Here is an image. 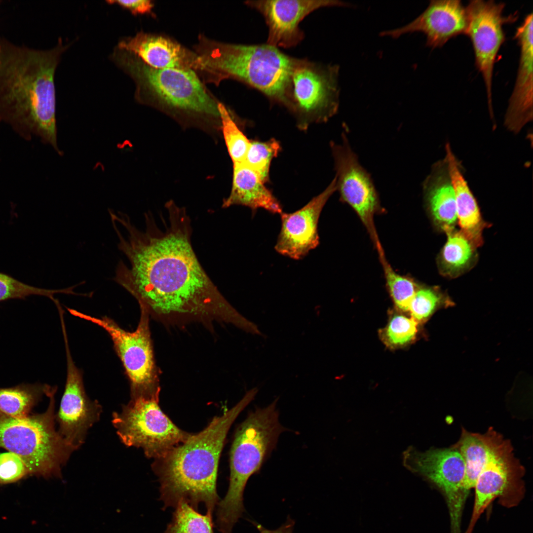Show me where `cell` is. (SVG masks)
I'll return each mask as SVG.
<instances>
[{
  "label": "cell",
  "instance_id": "6da1fadb",
  "mask_svg": "<svg viewBox=\"0 0 533 533\" xmlns=\"http://www.w3.org/2000/svg\"><path fill=\"white\" fill-rule=\"evenodd\" d=\"M165 207L168 217L161 219L162 225L147 213L143 230L127 214L109 211L118 248L130 264L118 262L114 281L159 320L216 321L245 330L249 320L222 295L196 256L186 210L172 201Z\"/></svg>",
  "mask_w": 533,
  "mask_h": 533
},
{
  "label": "cell",
  "instance_id": "7a4b0ae2",
  "mask_svg": "<svg viewBox=\"0 0 533 533\" xmlns=\"http://www.w3.org/2000/svg\"><path fill=\"white\" fill-rule=\"evenodd\" d=\"M69 45L59 39L53 48L38 50L0 38V122L27 140L39 137L60 155L54 78Z\"/></svg>",
  "mask_w": 533,
  "mask_h": 533
},
{
  "label": "cell",
  "instance_id": "3957f363",
  "mask_svg": "<svg viewBox=\"0 0 533 533\" xmlns=\"http://www.w3.org/2000/svg\"><path fill=\"white\" fill-rule=\"evenodd\" d=\"M257 387L222 416L215 417L207 426L191 434L163 457L155 459L152 469L160 483L163 510L175 508L182 502L198 510L203 504L213 515L220 501L217 491L219 460L228 432L239 414L254 399Z\"/></svg>",
  "mask_w": 533,
  "mask_h": 533
},
{
  "label": "cell",
  "instance_id": "277c9868",
  "mask_svg": "<svg viewBox=\"0 0 533 533\" xmlns=\"http://www.w3.org/2000/svg\"><path fill=\"white\" fill-rule=\"evenodd\" d=\"M111 59L134 80L139 103L161 110L186 127L221 130L220 103L206 90L193 70L155 69L117 46Z\"/></svg>",
  "mask_w": 533,
  "mask_h": 533
},
{
  "label": "cell",
  "instance_id": "5b68a950",
  "mask_svg": "<svg viewBox=\"0 0 533 533\" xmlns=\"http://www.w3.org/2000/svg\"><path fill=\"white\" fill-rule=\"evenodd\" d=\"M197 50L202 70L239 80L287 108L295 58L267 43H227L205 38Z\"/></svg>",
  "mask_w": 533,
  "mask_h": 533
},
{
  "label": "cell",
  "instance_id": "8992f818",
  "mask_svg": "<svg viewBox=\"0 0 533 533\" xmlns=\"http://www.w3.org/2000/svg\"><path fill=\"white\" fill-rule=\"evenodd\" d=\"M277 400L251 412L236 430L230 452L228 488L217 506L214 526L221 533H232L245 511L243 494L248 480L260 470L285 430L279 421Z\"/></svg>",
  "mask_w": 533,
  "mask_h": 533
},
{
  "label": "cell",
  "instance_id": "52a82bcc",
  "mask_svg": "<svg viewBox=\"0 0 533 533\" xmlns=\"http://www.w3.org/2000/svg\"><path fill=\"white\" fill-rule=\"evenodd\" d=\"M50 387L43 413L15 418L0 413V448L19 457L29 474L43 478L61 477V468L75 450L56 430L55 394Z\"/></svg>",
  "mask_w": 533,
  "mask_h": 533
},
{
  "label": "cell",
  "instance_id": "ba28073f",
  "mask_svg": "<svg viewBox=\"0 0 533 533\" xmlns=\"http://www.w3.org/2000/svg\"><path fill=\"white\" fill-rule=\"evenodd\" d=\"M158 395L132 398L120 412L113 414L112 423L126 446L141 448L146 457H163L191 435L178 428L158 405Z\"/></svg>",
  "mask_w": 533,
  "mask_h": 533
},
{
  "label": "cell",
  "instance_id": "9c48e42d",
  "mask_svg": "<svg viewBox=\"0 0 533 533\" xmlns=\"http://www.w3.org/2000/svg\"><path fill=\"white\" fill-rule=\"evenodd\" d=\"M339 67L295 58L288 90V106L303 129L327 121L339 106Z\"/></svg>",
  "mask_w": 533,
  "mask_h": 533
},
{
  "label": "cell",
  "instance_id": "30bf717a",
  "mask_svg": "<svg viewBox=\"0 0 533 533\" xmlns=\"http://www.w3.org/2000/svg\"><path fill=\"white\" fill-rule=\"evenodd\" d=\"M140 307V320L133 332L124 330L108 317L98 318L67 308L72 315L98 325L109 334L130 381L132 398L158 395L159 392L149 326L150 314L145 308Z\"/></svg>",
  "mask_w": 533,
  "mask_h": 533
},
{
  "label": "cell",
  "instance_id": "8fae6325",
  "mask_svg": "<svg viewBox=\"0 0 533 533\" xmlns=\"http://www.w3.org/2000/svg\"><path fill=\"white\" fill-rule=\"evenodd\" d=\"M407 469L421 476L444 495L450 518V533H460L463 507L467 498L463 489L464 460L456 449L432 448L420 452L411 447L403 453Z\"/></svg>",
  "mask_w": 533,
  "mask_h": 533
},
{
  "label": "cell",
  "instance_id": "7c38bea8",
  "mask_svg": "<svg viewBox=\"0 0 533 533\" xmlns=\"http://www.w3.org/2000/svg\"><path fill=\"white\" fill-rule=\"evenodd\" d=\"M505 5L504 3L492 0H472L465 7L468 17L465 35L471 40L475 66L484 81L492 118L494 116L492 97L493 71L497 53L505 40L503 26L515 22L518 17L517 14L503 15Z\"/></svg>",
  "mask_w": 533,
  "mask_h": 533
},
{
  "label": "cell",
  "instance_id": "4fadbf2b",
  "mask_svg": "<svg viewBox=\"0 0 533 533\" xmlns=\"http://www.w3.org/2000/svg\"><path fill=\"white\" fill-rule=\"evenodd\" d=\"M342 143L332 142L337 190L342 201L349 205L366 227L376 248L381 246L374 217L381 211L378 193L370 174L360 163L344 132Z\"/></svg>",
  "mask_w": 533,
  "mask_h": 533
},
{
  "label": "cell",
  "instance_id": "5bb4252c",
  "mask_svg": "<svg viewBox=\"0 0 533 533\" xmlns=\"http://www.w3.org/2000/svg\"><path fill=\"white\" fill-rule=\"evenodd\" d=\"M67 360V378L64 392L55 420L58 432L75 450L84 443L88 430L97 422L102 407L86 395L81 372L70 352L65 325H61Z\"/></svg>",
  "mask_w": 533,
  "mask_h": 533
},
{
  "label": "cell",
  "instance_id": "9a60e30c",
  "mask_svg": "<svg viewBox=\"0 0 533 533\" xmlns=\"http://www.w3.org/2000/svg\"><path fill=\"white\" fill-rule=\"evenodd\" d=\"M513 447L488 463L480 473L475 489V499L471 518L465 533H472L485 509L496 498L502 505H517L525 492L523 477L525 468L515 457Z\"/></svg>",
  "mask_w": 533,
  "mask_h": 533
},
{
  "label": "cell",
  "instance_id": "2e32d148",
  "mask_svg": "<svg viewBox=\"0 0 533 533\" xmlns=\"http://www.w3.org/2000/svg\"><path fill=\"white\" fill-rule=\"evenodd\" d=\"M245 4L264 17L268 28L266 43L285 48L295 47L304 39L299 24L314 10L350 5L337 0H248Z\"/></svg>",
  "mask_w": 533,
  "mask_h": 533
},
{
  "label": "cell",
  "instance_id": "e0dca14e",
  "mask_svg": "<svg viewBox=\"0 0 533 533\" xmlns=\"http://www.w3.org/2000/svg\"><path fill=\"white\" fill-rule=\"evenodd\" d=\"M336 190L334 178L324 190L302 208L292 213L280 214L281 227L274 246L277 253L300 260L319 245V219L327 201Z\"/></svg>",
  "mask_w": 533,
  "mask_h": 533
},
{
  "label": "cell",
  "instance_id": "ac0fdd59",
  "mask_svg": "<svg viewBox=\"0 0 533 533\" xmlns=\"http://www.w3.org/2000/svg\"><path fill=\"white\" fill-rule=\"evenodd\" d=\"M468 17L466 8L459 0H432L415 19L397 29L384 31L382 37L395 38L405 34L423 33L426 45L432 48L442 47L449 40L466 34Z\"/></svg>",
  "mask_w": 533,
  "mask_h": 533
},
{
  "label": "cell",
  "instance_id": "d6986e66",
  "mask_svg": "<svg viewBox=\"0 0 533 533\" xmlns=\"http://www.w3.org/2000/svg\"><path fill=\"white\" fill-rule=\"evenodd\" d=\"M531 13L517 28L514 38L520 48L517 77L509 98L504 124L510 131L519 133L533 119V25Z\"/></svg>",
  "mask_w": 533,
  "mask_h": 533
},
{
  "label": "cell",
  "instance_id": "ffe728a7",
  "mask_svg": "<svg viewBox=\"0 0 533 533\" xmlns=\"http://www.w3.org/2000/svg\"><path fill=\"white\" fill-rule=\"evenodd\" d=\"M117 47L132 53L155 69H199L197 55L190 54L179 44L161 36L139 32L120 40Z\"/></svg>",
  "mask_w": 533,
  "mask_h": 533
},
{
  "label": "cell",
  "instance_id": "44dd1931",
  "mask_svg": "<svg viewBox=\"0 0 533 533\" xmlns=\"http://www.w3.org/2000/svg\"><path fill=\"white\" fill-rule=\"evenodd\" d=\"M451 447L459 452L464 460L463 489L467 496L487 464L512 446L492 427L484 434L469 432L462 427L459 440Z\"/></svg>",
  "mask_w": 533,
  "mask_h": 533
},
{
  "label": "cell",
  "instance_id": "7402d4cb",
  "mask_svg": "<svg viewBox=\"0 0 533 533\" xmlns=\"http://www.w3.org/2000/svg\"><path fill=\"white\" fill-rule=\"evenodd\" d=\"M424 202L434 225L446 231L457 221L455 195L446 158L435 162L422 183Z\"/></svg>",
  "mask_w": 533,
  "mask_h": 533
},
{
  "label": "cell",
  "instance_id": "603a6c76",
  "mask_svg": "<svg viewBox=\"0 0 533 533\" xmlns=\"http://www.w3.org/2000/svg\"><path fill=\"white\" fill-rule=\"evenodd\" d=\"M446 156L454 190L457 221L461 230L478 247L482 243V231L486 223L482 218L474 196L466 182L462 168L449 143L445 146Z\"/></svg>",
  "mask_w": 533,
  "mask_h": 533
},
{
  "label": "cell",
  "instance_id": "cb8c5ba5",
  "mask_svg": "<svg viewBox=\"0 0 533 533\" xmlns=\"http://www.w3.org/2000/svg\"><path fill=\"white\" fill-rule=\"evenodd\" d=\"M242 205L252 211L259 208L272 214H281L282 207L277 199L265 186L258 175L244 162L233 163L230 193L223 201L222 207Z\"/></svg>",
  "mask_w": 533,
  "mask_h": 533
},
{
  "label": "cell",
  "instance_id": "d4e9b609",
  "mask_svg": "<svg viewBox=\"0 0 533 533\" xmlns=\"http://www.w3.org/2000/svg\"><path fill=\"white\" fill-rule=\"evenodd\" d=\"M447 240L438 258L440 272L454 278L469 270L477 258L476 245L461 230L445 232Z\"/></svg>",
  "mask_w": 533,
  "mask_h": 533
},
{
  "label": "cell",
  "instance_id": "484cf974",
  "mask_svg": "<svg viewBox=\"0 0 533 533\" xmlns=\"http://www.w3.org/2000/svg\"><path fill=\"white\" fill-rule=\"evenodd\" d=\"M47 384L22 383L0 388V413L15 418L28 416L49 387Z\"/></svg>",
  "mask_w": 533,
  "mask_h": 533
},
{
  "label": "cell",
  "instance_id": "4316f807",
  "mask_svg": "<svg viewBox=\"0 0 533 533\" xmlns=\"http://www.w3.org/2000/svg\"><path fill=\"white\" fill-rule=\"evenodd\" d=\"M175 509L163 533H214L213 515L201 514L185 502Z\"/></svg>",
  "mask_w": 533,
  "mask_h": 533
},
{
  "label": "cell",
  "instance_id": "83f0119b",
  "mask_svg": "<svg viewBox=\"0 0 533 533\" xmlns=\"http://www.w3.org/2000/svg\"><path fill=\"white\" fill-rule=\"evenodd\" d=\"M378 253L387 288L396 307L401 311H408L410 303L419 286L411 278L396 273L386 260L383 251Z\"/></svg>",
  "mask_w": 533,
  "mask_h": 533
},
{
  "label": "cell",
  "instance_id": "f1b7e54d",
  "mask_svg": "<svg viewBox=\"0 0 533 533\" xmlns=\"http://www.w3.org/2000/svg\"><path fill=\"white\" fill-rule=\"evenodd\" d=\"M418 324L411 316L395 313L390 316L386 327L381 330L380 336L388 347H403L416 339Z\"/></svg>",
  "mask_w": 533,
  "mask_h": 533
},
{
  "label": "cell",
  "instance_id": "f546056e",
  "mask_svg": "<svg viewBox=\"0 0 533 533\" xmlns=\"http://www.w3.org/2000/svg\"><path fill=\"white\" fill-rule=\"evenodd\" d=\"M221 130L233 163L243 162L250 141L237 126L228 110L220 104Z\"/></svg>",
  "mask_w": 533,
  "mask_h": 533
},
{
  "label": "cell",
  "instance_id": "4dcf8cb0",
  "mask_svg": "<svg viewBox=\"0 0 533 533\" xmlns=\"http://www.w3.org/2000/svg\"><path fill=\"white\" fill-rule=\"evenodd\" d=\"M280 148L279 143L274 139L266 142L250 141L244 162L265 184L269 179L271 162L279 153Z\"/></svg>",
  "mask_w": 533,
  "mask_h": 533
},
{
  "label": "cell",
  "instance_id": "1f68e13d",
  "mask_svg": "<svg viewBox=\"0 0 533 533\" xmlns=\"http://www.w3.org/2000/svg\"><path fill=\"white\" fill-rule=\"evenodd\" d=\"M76 286L60 290H51L34 287L14 278L12 276L0 271V302L9 299H25L32 295H39L54 298V295L58 293L76 294L73 289Z\"/></svg>",
  "mask_w": 533,
  "mask_h": 533
},
{
  "label": "cell",
  "instance_id": "d6a6232c",
  "mask_svg": "<svg viewBox=\"0 0 533 533\" xmlns=\"http://www.w3.org/2000/svg\"><path fill=\"white\" fill-rule=\"evenodd\" d=\"M448 301L438 289L419 286L410 303L408 311L418 323H422Z\"/></svg>",
  "mask_w": 533,
  "mask_h": 533
},
{
  "label": "cell",
  "instance_id": "836d02e7",
  "mask_svg": "<svg viewBox=\"0 0 533 533\" xmlns=\"http://www.w3.org/2000/svg\"><path fill=\"white\" fill-rule=\"evenodd\" d=\"M28 475V468L19 457L10 452L0 454V485L17 482Z\"/></svg>",
  "mask_w": 533,
  "mask_h": 533
},
{
  "label": "cell",
  "instance_id": "e575fe53",
  "mask_svg": "<svg viewBox=\"0 0 533 533\" xmlns=\"http://www.w3.org/2000/svg\"><path fill=\"white\" fill-rule=\"evenodd\" d=\"M107 2L116 4L126 8L134 14L146 13L151 12L153 3L149 0H108Z\"/></svg>",
  "mask_w": 533,
  "mask_h": 533
},
{
  "label": "cell",
  "instance_id": "d590c367",
  "mask_svg": "<svg viewBox=\"0 0 533 533\" xmlns=\"http://www.w3.org/2000/svg\"><path fill=\"white\" fill-rule=\"evenodd\" d=\"M294 525V521L290 517H288L286 521L278 529L273 530L267 529L259 524H255L259 533H293Z\"/></svg>",
  "mask_w": 533,
  "mask_h": 533
},
{
  "label": "cell",
  "instance_id": "8d00e7d4",
  "mask_svg": "<svg viewBox=\"0 0 533 533\" xmlns=\"http://www.w3.org/2000/svg\"><path fill=\"white\" fill-rule=\"evenodd\" d=\"M0 2H1V1L0 0Z\"/></svg>",
  "mask_w": 533,
  "mask_h": 533
}]
</instances>
